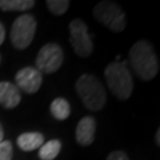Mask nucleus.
Instances as JSON below:
<instances>
[{"label": "nucleus", "instance_id": "1", "mask_svg": "<svg viewBox=\"0 0 160 160\" xmlns=\"http://www.w3.org/2000/svg\"><path fill=\"white\" fill-rule=\"evenodd\" d=\"M133 71L143 81L153 80L159 71V62L152 45L147 40H139L129 51Z\"/></svg>", "mask_w": 160, "mask_h": 160}, {"label": "nucleus", "instance_id": "2", "mask_svg": "<svg viewBox=\"0 0 160 160\" xmlns=\"http://www.w3.org/2000/svg\"><path fill=\"white\" fill-rule=\"evenodd\" d=\"M76 92L89 110H101L106 104V90L95 76L83 74L76 81Z\"/></svg>", "mask_w": 160, "mask_h": 160}, {"label": "nucleus", "instance_id": "3", "mask_svg": "<svg viewBox=\"0 0 160 160\" xmlns=\"http://www.w3.org/2000/svg\"><path fill=\"white\" fill-rule=\"evenodd\" d=\"M108 88L119 100H127L133 92V78L123 62H113L104 69Z\"/></svg>", "mask_w": 160, "mask_h": 160}, {"label": "nucleus", "instance_id": "4", "mask_svg": "<svg viewBox=\"0 0 160 160\" xmlns=\"http://www.w3.org/2000/svg\"><path fill=\"white\" fill-rule=\"evenodd\" d=\"M94 16L97 20L115 32H121L126 28V16L120 6L112 1H101L94 7Z\"/></svg>", "mask_w": 160, "mask_h": 160}, {"label": "nucleus", "instance_id": "5", "mask_svg": "<svg viewBox=\"0 0 160 160\" xmlns=\"http://www.w3.org/2000/svg\"><path fill=\"white\" fill-rule=\"evenodd\" d=\"M37 23L31 14H22L11 28V42L18 50H24L32 43Z\"/></svg>", "mask_w": 160, "mask_h": 160}, {"label": "nucleus", "instance_id": "6", "mask_svg": "<svg viewBox=\"0 0 160 160\" xmlns=\"http://www.w3.org/2000/svg\"><path fill=\"white\" fill-rule=\"evenodd\" d=\"M63 63V50L56 43H48L39 50L36 65L40 72L53 74Z\"/></svg>", "mask_w": 160, "mask_h": 160}, {"label": "nucleus", "instance_id": "7", "mask_svg": "<svg viewBox=\"0 0 160 160\" xmlns=\"http://www.w3.org/2000/svg\"><path fill=\"white\" fill-rule=\"evenodd\" d=\"M70 43L80 57H88L92 52V42L84 22L75 19L69 25Z\"/></svg>", "mask_w": 160, "mask_h": 160}, {"label": "nucleus", "instance_id": "8", "mask_svg": "<svg viewBox=\"0 0 160 160\" xmlns=\"http://www.w3.org/2000/svg\"><path fill=\"white\" fill-rule=\"evenodd\" d=\"M43 82V75L38 69L32 67L20 69L16 75V83L19 90L28 92V94H34L39 90Z\"/></svg>", "mask_w": 160, "mask_h": 160}, {"label": "nucleus", "instance_id": "9", "mask_svg": "<svg viewBox=\"0 0 160 160\" xmlns=\"http://www.w3.org/2000/svg\"><path fill=\"white\" fill-rule=\"evenodd\" d=\"M96 122L92 116H84L81 119L76 128V141L82 146L92 145L95 139Z\"/></svg>", "mask_w": 160, "mask_h": 160}, {"label": "nucleus", "instance_id": "10", "mask_svg": "<svg viewBox=\"0 0 160 160\" xmlns=\"http://www.w3.org/2000/svg\"><path fill=\"white\" fill-rule=\"evenodd\" d=\"M20 90L10 82H0V104L6 109L16 108L20 103Z\"/></svg>", "mask_w": 160, "mask_h": 160}, {"label": "nucleus", "instance_id": "11", "mask_svg": "<svg viewBox=\"0 0 160 160\" xmlns=\"http://www.w3.org/2000/svg\"><path fill=\"white\" fill-rule=\"evenodd\" d=\"M43 142H44L43 134L37 133V132L23 133L17 139L18 147L25 151V152H30V151H33V149L40 148Z\"/></svg>", "mask_w": 160, "mask_h": 160}, {"label": "nucleus", "instance_id": "12", "mask_svg": "<svg viewBox=\"0 0 160 160\" xmlns=\"http://www.w3.org/2000/svg\"><path fill=\"white\" fill-rule=\"evenodd\" d=\"M50 110H51L52 116L59 121H63L65 119H68L69 115H70V112H71L70 104L63 97L55 98L52 101L51 106H50Z\"/></svg>", "mask_w": 160, "mask_h": 160}, {"label": "nucleus", "instance_id": "13", "mask_svg": "<svg viewBox=\"0 0 160 160\" xmlns=\"http://www.w3.org/2000/svg\"><path fill=\"white\" fill-rule=\"evenodd\" d=\"M62 143L57 139L50 140L46 143H43L39 148V155L40 160H53L61 152Z\"/></svg>", "mask_w": 160, "mask_h": 160}, {"label": "nucleus", "instance_id": "14", "mask_svg": "<svg viewBox=\"0 0 160 160\" xmlns=\"http://www.w3.org/2000/svg\"><path fill=\"white\" fill-rule=\"evenodd\" d=\"M33 0H0L2 11H28L34 6Z\"/></svg>", "mask_w": 160, "mask_h": 160}, {"label": "nucleus", "instance_id": "15", "mask_svg": "<svg viewBox=\"0 0 160 160\" xmlns=\"http://www.w3.org/2000/svg\"><path fill=\"white\" fill-rule=\"evenodd\" d=\"M46 5L51 13L56 14V16H62L68 11L70 2L68 0H48Z\"/></svg>", "mask_w": 160, "mask_h": 160}, {"label": "nucleus", "instance_id": "16", "mask_svg": "<svg viewBox=\"0 0 160 160\" xmlns=\"http://www.w3.org/2000/svg\"><path fill=\"white\" fill-rule=\"evenodd\" d=\"M13 148L11 141L2 140L0 142V160H11Z\"/></svg>", "mask_w": 160, "mask_h": 160}, {"label": "nucleus", "instance_id": "17", "mask_svg": "<svg viewBox=\"0 0 160 160\" xmlns=\"http://www.w3.org/2000/svg\"><path fill=\"white\" fill-rule=\"evenodd\" d=\"M107 160H128V157L122 151H114L107 157Z\"/></svg>", "mask_w": 160, "mask_h": 160}, {"label": "nucleus", "instance_id": "18", "mask_svg": "<svg viewBox=\"0 0 160 160\" xmlns=\"http://www.w3.org/2000/svg\"><path fill=\"white\" fill-rule=\"evenodd\" d=\"M5 28L2 26V24L0 23V45L4 43V39H5Z\"/></svg>", "mask_w": 160, "mask_h": 160}, {"label": "nucleus", "instance_id": "19", "mask_svg": "<svg viewBox=\"0 0 160 160\" xmlns=\"http://www.w3.org/2000/svg\"><path fill=\"white\" fill-rule=\"evenodd\" d=\"M4 140V129H2V127L0 125V142Z\"/></svg>", "mask_w": 160, "mask_h": 160}, {"label": "nucleus", "instance_id": "20", "mask_svg": "<svg viewBox=\"0 0 160 160\" xmlns=\"http://www.w3.org/2000/svg\"><path fill=\"white\" fill-rule=\"evenodd\" d=\"M159 137H160V129H158V131H157V143H158V145H160Z\"/></svg>", "mask_w": 160, "mask_h": 160}, {"label": "nucleus", "instance_id": "21", "mask_svg": "<svg viewBox=\"0 0 160 160\" xmlns=\"http://www.w3.org/2000/svg\"><path fill=\"white\" fill-rule=\"evenodd\" d=\"M0 62H1V57H0Z\"/></svg>", "mask_w": 160, "mask_h": 160}]
</instances>
